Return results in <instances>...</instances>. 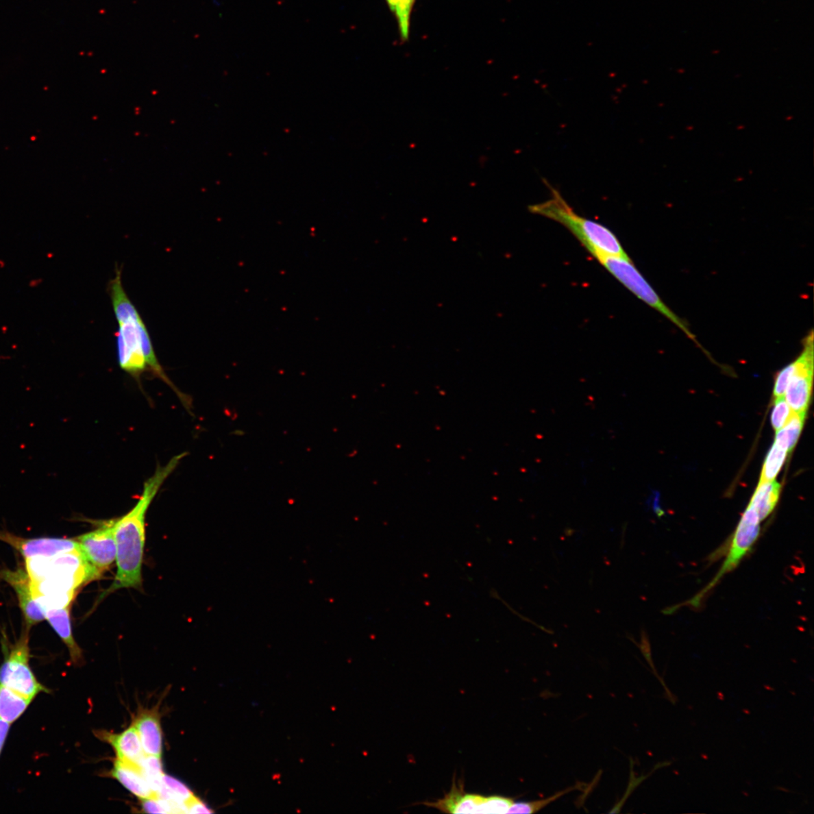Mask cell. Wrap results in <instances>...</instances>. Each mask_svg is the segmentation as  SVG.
<instances>
[{"instance_id":"obj_22","label":"cell","mask_w":814,"mask_h":814,"mask_svg":"<svg viewBox=\"0 0 814 814\" xmlns=\"http://www.w3.org/2000/svg\"><path fill=\"white\" fill-rule=\"evenodd\" d=\"M415 0H399L396 16L399 32L402 39L405 41L410 34V17Z\"/></svg>"},{"instance_id":"obj_27","label":"cell","mask_w":814,"mask_h":814,"mask_svg":"<svg viewBox=\"0 0 814 814\" xmlns=\"http://www.w3.org/2000/svg\"><path fill=\"white\" fill-rule=\"evenodd\" d=\"M187 813H213L208 806V805L202 802L200 798L195 796L186 805Z\"/></svg>"},{"instance_id":"obj_24","label":"cell","mask_w":814,"mask_h":814,"mask_svg":"<svg viewBox=\"0 0 814 814\" xmlns=\"http://www.w3.org/2000/svg\"><path fill=\"white\" fill-rule=\"evenodd\" d=\"M515 802L510 798L493 796L486 797L482 813H507Z\"/></svg>"},{"instance_id":"obj_14","label":"cell","mask_w":814,"mask_h":814,"mask_svg":"<svg viewBox=\"0 0 814 814\" xmlns=\"http://www.w3.org/2000/svg\"><path fill=\"white\" fill-rule=\"evenodd\" d=\"M110 775L140 800L157 796L150 788L139 767L116 759Z\"/></svg>"},{"instance_id":"obj_8","label":"cell","mask_w":814,"mask_h":814,"mask_svg":"<svg viewBox=\"0 0 814 814\" xmlns=\"http://www.w3.org/2000/svg\"><path fill=\"white\" fill-rule=\"evenodd\" d=\"M0 541L7 543L26 559L36 556H54L77 552L78 542L66 539H24L13 534L0 531Z\"/></svg>"},{"instance_id":"obj_4","label":"cell","mask_w":814,"mask_h":814,"mask_svg":"<svg viewBox=\"0 0 814 814\" xmlns=\"http://www.w3.org/2000/svg\"><path fill=\"white\" fill-rule=\"evenodd\" d=\"M29 630L25 627L16 643L6 648L0 666V684L34 700L40 693L49 691L37 680L30 667Z\"/></svg>"},{"instance_id":"obj_11","label":"cell","mask_w":814,"mask_h":814,"mask_svg":"<svg viewBox=\"0 0 814 814\" xmlns=\"http://www.w3.org/2000/svg\"><path fill=\"white\" fill-rule=\"evenodd\" d=\"M486 797L476 794H466L463 783L452 784L449 793L435 802L424 804L447 813H482Z\"/></svg>"},{"instance_id":"obj_13","label":"cell","mask_w":814,"mask_h":814,"mask_svg":"<svg viewBox=\"0 0 814 814\" xmlns=\"http://www.w3.org/2000/svg\"><path fill=\"white\" fill-rule=\"evenodd\" d=\"M71 608V606H69L62 608L45 610V620L48 621L51 628L54 629L67 647L73 665L79 666L83 662V654L73 634Z\"/></svg>"},{"instance_id":"obj_28","label":"cell","mask_w":814,"mask_h":814,"mask_svg":"<svg viewBox=\"0 0 814 814\" xmlns=\"http://www.w3.org/2000/svg\"><path fill=\"white\" fill-rule=\"evenodd\" d=\"M10 726L9 723L0 719V755H1L8 734H9Z\"/></svg>"},{"instance_id":"obj_26","label":"cell","mask_w":814,"mask_h":814,"mask_svg":"<svg viewBox=\"0 0 814 814\" xmlns=\"http://www.w3.org/2000/svg\"><path fill=\"white\" fill-rule=\"evenodd\" d=\"M141 809L147 813H169L167 806L162 799L158 796L141 799Z\"/></svg>"},{"instance_id":"obj_7","label":"cell","mask_w":814,"mask_h":814,"mask_svg":"<svg viewBox=\"0 0 814 814\" xmlns=\"http://www.w3.org/2000/svg\"><path fill=\"white\" fill-rule=\"evenodd\" d=\"M143 323L145 322L139 314L125 322L119 323L116 333L119 367L137 380H140V375L148 369L142 345L140 330Z\"/></svg>"},{"instance_id":"obj_16","label":"cell","mask_w":814,"mask_h":814,"mask_svg":"<svg viewBox=\"0 0 814 814\" xmlns=\"http://www.w3.org/2000/svg\"><path fill=\"white\" fill-rule=\"evenodd\" d=\"M780 493V485L775 480L759 482L750 504L757 510L763 521L778 504Z\"/></svg>"},{"instance_id":"obj_29","label":"cell","mask_w":814,"mask_h":814,"mask_svg":"<svg viewBox=\"0 0 814 814\" xmlns=\"http://www.w3.org/2000/svg\"><path fill=\"white\" fill-rule=\"evenodd\" d=\"M390 10L396 14L399 0H386Z\"/></svg>"},{"instance_id":"obj_5","label":"cell","mask_w":814,"mask_h":814,"mask_svg":"<svg viewBox=\"0 0 814 814\" xmlns=\"http://www.w3.org/2000/svg\"><path fill=\"white\" fill-rule=\"evenodd\" d=\"M79 553L86 561L94 579L99 577L116 561L117 549L113 519L102 522L94 531L75 539Z\"/></svg>"},{"instance_id":"obj_15","label":"cell","mask_w":814,"mask_h":814,"mask_svg":"<svg viewBox=\"0 0 814 814\" xmlns=\"http://www.w3.org/2000/svg\"><path fill=\"white\" fill-rule=\"evenodd\" d=\"M32 700L0 684V719L12 725L24 714Z\"/></svg>"},{"instance_id":"obj_25","label":"cell","mask_w":814,"mask_h":814,"mask_svg":"<svg viewBox=\"0 0 814 814\" xmlns=\"http://www.w3.org/2000/svg\"><path fill=\"white\" fill-rule=\"evenodd\" d=\"M793 371V363L787 365L781 369L776 375V379L774 384V398H779L783 397L786 393L788 384L790 380L791 373Z\"/></svg>"},{"instance_id":"obj_21","label":"cell","mask_w":814,"mask_h":814,"mask_svg":"<svg viewBox=\"0 0 814 814\" xmlns=\"http://www.w3.org/2000/svg\"><path fill=\"white\" fill-rule=\"evenodd\" d=\"M579 786L572 787L565 790L559 791V793L541 800L533 801L529 802H519L514 803L511 805L507 813H534L542 809L545 808L546 806L552 803L565 795L570 793L571 791L577 790Z\"/></svg>"},{"instance_id":"obj_23","label":"cell","mask_w":814,"mask_h":814,"mask_svg":"<svg viewBox=\"0 0 814 814\" xmlns=\"http://www.w3.org/2000/svg\"><path fill=\"white\" fill-rule=\"evenodd\" d=\"M793 413L785 398L774 399V405L772 413V424L776 431H778L789 419Z\"/></svg>"},{"instance_id":"obj_20","label":"cell","mask_w":814,"mask_h":814,"mask_svg":"<svg viewBox=\"0 0 814 814\" xmlns=\"http://www.w3.org/2000/svg\"><path fill=\"white\" fill-rule=\"evenodd\" d=\"M787 454V451L774 443L766 457L759 482L774 480L785 463Z\"/></svg>"},{"instance_id":"obj_18","label":"cell","mask_w":814,"mask_h":814,"mask_svg":"<svg viewBox=\"0 0 814 814\" xmlns=\"http://www.w3.org/2000/svg\"><path fill=\"white\" fill-rule=\"evenodd\" d=\"M195 796L185 784L173 776L164 774L162 780V787L158 797L164 799H172L180 803L186 804Z\"/></svg>"},{"instance_id":"obj_6","label":"cell","mask_w":814,"mask_h":814,"mask_svg":"<svg viewBox=\"0 0 814 814\" xmlns=\"http://www.w3.org/2000/svg\"><path fill=\"white\" fill-rule=\"evenodd\" d=\"M814 336L811 330L803 339L802 351L793 363L786 391V401L791 410L806 413L809 406L813 379Z\"/></svg>"},{"instance_id":"obj_12","label":"cell","mask_w":814,"mask_h":814,"mask_svg":"<svg viewBox=\"0 0 814 814\" xmlns=\"http://www.w3.org/2000/svg\"><path fill=\"white\" fill-rule=\"evenodd\" d=\"M143 751L146 755L162 757L163 732L160 717L156 712H142L134 719Z\"/></svg>"},{"instance_id":"obj_19","label":"cell","mask_w":814,"mask_h":814,"mask_svg":"<svg viewBox=\"0 0 814 814\" xmlns=\"http://www.w3.org/2000/svg\"><path fill=\"white\" fill-rule=\"evenodd\" d=\"M140 770L151 789L158 796L162 787L163 772L162 757L146 755L140 764Z\"/></svg>"},{"instance_id":"obj_3","label":"cell","mask_w":814,"mask_h":814,"mask_svg":"<svg viewBox=\"0 0 814 814\" xmlns=\"http://www.w3.org/2000/svg\"><path fill=\"white\" fill-rule=\"evenodd\" d=\"M597 260L635 296L665 316L693 342L700 346L695 336L690 330L688 324L665 304L650 283L645 280L643 275L640 273L630 258L606 256H600Z\"/></svg>"},{"instance_id":"obj_1","label":"cell","mask_w":814,"mask_h":814,"mask_svg":"<svg viewBox=\"0 0 814 814\" xmlns=\"http://www.w3.org/2000/svg\"><path fill=\"white\" fill-rule=\"evenodd\" d=\"M186 455V452H184L173 457L165 465H158L153 476L143 484V493L135 506L124 516L113 519L117 571L114 582L106 591V595L123 588L140 589L141 587L147 510L165 480Z\"/></svg>"},{"instance_id":"obj_2","label":"cell","mask_w":814,"mask_h":814,"mask_svg":"<svg viewBox=\"0 0 814 814\" xmlns=\"http://www.w3.org/2000/svg\"><path fill=\"white\" fill-rule=\"evenodd\" d=\"M547 185L552 191V196L545 201L530 206V212L564 225L595 260L606 256L630 258L619 239L612 231L605 225L576 214L559 191L548 184Z\"/></svg>"},{"instance_id":"obj_9","label":"cell","mask_w":814,"mask_h":814,"mask_svg":"<svg viewBox=\"0 0 814 814\" xmlns=\"http://www.w3.org/2000/svg\"><path fill=\"white\" fill-rule=\"evenodd\" d=\"M1 576L17 594L19 607L25 617V627L30 629L33 626L45 621L44 610L34 597L27 572L21 569L14 571L5 570L1 572Z\"/></svg>"},{"instance_id":"obj_17","label":"cell","mask_w":814,"mask_h":814,"mask_svg":"<svg viewBox=\"0 0 814 814\" xmlns=\"http://www.w3.org/2000/svg\"><path fill=\"white\" fill-rule=\"evenodd\" d=\"M806 413L793 411L787 424L776 431L775 443L783 449L789 452L793 449L802 431Z\"/></svg>"},{"instance_id":"obj_10","label":"cell","mask_w":814,"mask_h":814,"mask_svg":"<svg viewBox=\"0 0 814 814\" xmlns=\"http://www.w3.org/2000/svg\"><path fill=\"white\" fill-rule=\"evenodd\" d=\"M95 735L112 746L116 756V759L140 767L146 754L143 751L138 731L133 725L119 734L103 730H97Z\"/></svg>"}]
</instances>
